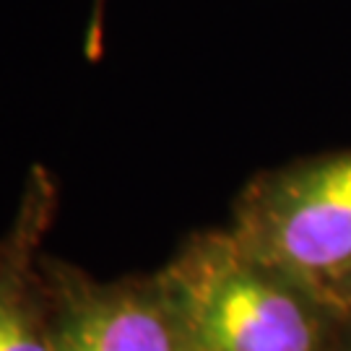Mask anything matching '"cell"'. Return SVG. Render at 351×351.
I'll use <instances>...</instances> for the list:
<instances>
[{
	"label": "cell",
	"instance_id": "5b68a950",
	"mask_svg": "<svg viewBox=\"0 0 351 351\" xmlns=\"http://www.w3.org/2000/svg\"><path fill=\"white\" fill-rule=\"evenodd\" d=\"M330 304L336 307V313H339L341 317L351 315V274L343 278L339 287H336V291L330 294Z\"/></svg>",
	"mask_w": 351,
	"mask_h": 351
},
{
	"label": "cell",
	"instance_id": "8992f818",
	"mask_svg": "<svg viewBox=\"0 0 351 351\" xmlns=\"http://www.w3.org/2000/svg\"><path fill=\"white\" fill-rule=\"evenodd\" d=\"M343 323H349V328H351V315H346V317H343ZM351 343V341H349Z\"/></svg>",
	"mask_w": 351,
	"mask_h": 351
},
{
	"label": "cell",
	"instance_id": "6da1fadb",
	"mask_svg": "<svg viewBox=\"0 0 351 351\" xmlns=\"http://www.w3.org/2000/svg\"><path fill=\"white\" fill-rule=\"evenodd\" d=\"M185 351H326L336 307L229 229L185 239L159 271Z\"/></svg>",
	"mask_w": 351,
	"mask_h": 351
},
{
	"label": "cell",
	"instance_id": "277c9868",
	"mask_svg": "<svg viewBox=\"0 0 351 351\" xmlns=\"http://www.w3.org/2000/svg\"><path fill=\"white\" fill-rule=\"evenodd\" d=\"M58 203V177L34 164L0 234V351H55V317L42 258Z\"/></svg>",
	"mask_w": 351,
	"mask_h": 351
},
{
	"label": "cell",
	"instance_id": "7a4b0ae2",
	"mask_svg": "<svg viewBox=\"0 0 351 351\" xmlns=\"http://www.w3.org/2000/svg\"><path fill=\"white\" fill-rule=\"evenodd\" d=\"M229 232L255 258L330 302L351 274V151L255 180Z\"/></svg>",
	"mask_w": 351,
	"mask_h": 351
},
{
	"label": "cell",
	"instance_id": "3957f363",
	"mask_svg": "<svg viewBox=\"0 0 351 351\" xmlns=\"http://www.w3.org/2000/svg\"><path fill=\"white\" fill-rule=\"evenodd\" d=\"M55 317V351H185L159 271L99 281L45 252Z\"/></svg>",
	"mask_w": 351,
	"mask_h": 351
}]
</instances>
